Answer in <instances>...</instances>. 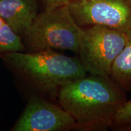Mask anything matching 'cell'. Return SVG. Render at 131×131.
Segmentation results:
<instances>
[{
  "instance_id": "obj_4",
  "label": "cell",
  "mask_w": 131,
  "mask_h": 131,
  "mask_svg": "<svg viewBox=\"0 0 131 131\" xmlns=\"http://www.w3.org/2000/svg\"><path fill=\"white\" fill-rule=\"evenodd\" d=\"M126 39V32L104 26L83 29L77 53L86 72L110 77L113 62Z\"/></svg>"
},
{
  "instance_id": "obj_13",
  "label": "cell",
  "mask_w": 131,
  "mask_h": 131,
  "mask_svg": "<svg viewBox=\"0 0 131 131\" xmlns=\"http://www.w3.org/2000/svg\"><path fill=\"white\" fill-rule=\"evenodd\" d=\"M5 24V23L4 22V21L3 20L2 18H1V17H0V28H1L2 26L4 25V24Z\"/></svg>"
},
{
  "instance_id": "obj_9",
  "label": "cell",
  "mask_w": 131,
  "mask_h": 131,
  "mask_svg": "<svg viewBox=\"0 0 131 131\" xmlns=\"http://www.w3.org/2000/svg\"><path fill=\"white\" fill-rule=\"evenodd\" d=\"M24 45L21 37L16 34L5 23L0 28V54L23 52Z\"/></svg>"
},
{
  "instance_id": "obj_12",
  "label": "cell",
  "mask_w": 131,
  "mask_h": 131,
  "mask_svg": "<svg viewBox=\"0 0 131 131\" xmlns=\"http://www.w3.org/2000/svg\"><path fill=\"white\" fill-rule=\"evenodd\" d=\"M116 130H122V131H131V124L129 125L124 126L117 127Z\"/></svg>"
},
{
  "instance_id": "obj_3",
  "label": "cell",
  "mask_w": 131,
  "mask_h": 131,
  "mask_svg": "<svg viewBox=\"0 0 131 131\" xmlns=\"http://www.w3.org/2000/svg\"><path fill=\"white\" fill-rule=\"evenodd\" d=\"M83 30L65 4L38 14L23 36L24 45L30 52L56 49L77 53Z\"/></svg>"
},
{
  "instance_id": "obj_6",
  "label": "cell",
  "mask_w": 131,
  "mask_h": 131,
  "mask_svg": "<svg viewBox=\"0 0 131 131\" xmlns=\"http://www.w3.org/2000/svg\"><path fill=\"white\" fill-rule=\"evenodd\" d=\"M74 119L61 106L38 96H32L13 127L14 131L74 130Z\"/></svg>"
},
{
  "instance_id": "obj_11",
  "label": "cell",
  "mask_w": 131,
  "mask_h": 131,
  "mask_svg": "<svg viewBox=\"0 0 131 131\" xmlns=\"http://www.w3.org/2000/svg\"><path fill=\"white\" fill-rule=\"evenodd\" d=\"M45 7V10H50L53 8L68 4L72 0H41Z\"/></svg>"
},
{
  "instance_id": "obj_14",
  "label": "cell",
  "mask_w": 131,
  "mask_h": 131,
  "mask_svg": "<svg viewBox=\"0 0 131 131\" xmlns=\"http://www.w3.org/2000/svg\"><path fill=\"white\" fill-rule=\"evenodd\" d=\"M130 1H131V0H130Z\"/></svg>"
},
{
  "instance_id": "obj_8",
  "label": "cell",
  "mask_w": 131,
  "mask_h": 131,
  "mask_svg": "<svg viewBox=\"0 0 131 131\" xmlns=\"http://www.w3.org/2000/svg\"><path fill=\"white\" fill-rule=\"evenodd\" d=\"M126 42L114 60L110 78L124 91H131V29L126 32Z\"/></svg>"
},
{
  "instance_id": "obj_5",
  "label": "cell",
  "mask_w": 131,
  "mask_h": 131,
  "mask_svg": "<svg viewBox=\"0 0 131 131\" xmlns=\"http://www.w3.org/2000/svg\"><path fill=\"white\" fill-rule=\"evenodd\" d=\"M68 4L80 27L101 25L125 32L131 29L130 0H72Z\"/></svg>"
},
{
  "instance_id": "obj_1",
  "label": "cell",
  "mask_w": 131,
  "mask_h": 131,
  "mask_svg": "<svg viewBox=\"0 0 131 131\" xmlns=\"http://www.w3.org/2000/svg\"><path fill=\"white\" fill-rule=\"evenodd\" d=\"M126 100V92L109 77L86 75L58 89L60 106L74 119L77 130H107Z\"/></svg>"
},
{
  "instance_id": "obj_10",
  "label": "cell",
  "mask_w": 131,
  "mask_h": 131,
  "mask_svg": "<svg viewBox=\"0 0 131 131\" xmlns=\"http://www.w3.org/2000/svg\"><path fill=\"white\" fill-rule=\"evenodd\" d=\"M131 124V100H126L116 113L113 125L117 127Z\"/></svg>"
},
{
  "instance_id": "obj_2",
  "label": "cell",
  "mask_w": 131,
  "mask_h": 131,
  "mask_svg": "<svg viewBox=\"0 0 131 131\" xmlns=\"http://www.w3.org/2000/svg\"><path fill=\"white\" fill-rule=\"evenodd\" d=\"M4 61L26 79L46 93H53L63 85L87 75L79 59L53 49L5 53Z\"/></svg>"
},
{
  "instance_id": "obj_7",
  "label": "cell",
  "mask_w": 131,
  "mask_h": 131,
  "mask_svg": "<svg viewBox=\"0 0 131 131\" xmlns=\"http://www.w3.org/2000/svg\"><path fill=\"white\" fill-rule=\"evenodd\" d=\"M37 12L36 0H0V17L20 37L28 30Z\"/></svg>"
}]
</instances>
